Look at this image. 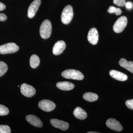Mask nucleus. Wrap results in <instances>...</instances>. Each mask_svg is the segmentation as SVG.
Here are the masks:
<instances>
[{
    "label": "nucleus",
    "mask_w": 133,
    "mask_h": 133,
    "mask_svg": "<svg viewBox=\"0 0 133 133\" xmlns=\"http://www.w3.org/2000/svg\"><path fill=\"white\" fill-rule=\"evenodd\" d=\"M52 31V26L49 20L46 19L43 22L40 28V34L43 39L49 38Z\"/></svg>",
    "instance_id": "nucleus-1"
},
{
    "label": "nucleus",
    "mask_w": 133,
    "mask_h": 133,
    "mask_svg": "<svg viewBox=\"0 0 133 133\" xmlns=\"http://www.w3.org/2000/svg\"><path fill=\"white\" fill-rule=\"evenodd\" d=\"M62 76L64 78L75 80H81L84 78V75L79 71L74 69H68L62 73Z\"/></svg>",
    "instance_id": "nucleus-2"
},
{
    "label": "nucleus",
    "mask_w": 133,
    "mask_h": 133,
    "mask_svg": "<svg viewBox=\"0 0 133 133\" xmlns=\"http://www.w3.org/2000/svg\"><path fill=\"white\" fill-rule=\"evenodd\" d=\"M74 13L73 9L71 5H69L65 7L62 12L61 21L63 24H69L73 18Z\"/></svg>",
    "instance_id": "nucleus-3"
},
{
    "label": "nucleus",
    "mask_w": 133,
    "mask_h": 133,
    "mask_svg": "<svg viewBox=\"0 0 133 133\" xmlns=\"http://www.w3.org/2000/svg\"><path fill=\"white\" fill-rule=\"evenodd\" d=\"M19 47L15 43H9L0 46V54L2 55L11 54L18 51Z\"/></svg>",
    "instance_id": "nucleus-4"
},
{
    "label": "nucleus",
    "mask_w": 133,
    "mask_h": 133,
    "mask_svg": "<svg viewBox=\"0 0 133 133\" xmlns=\"http://www.w3.org/2000/svg\"><path fill=\"white\" fill-rule=\"evenodd\" d=\"M128 20L125 16H122L118 19L113 26V30L116 33H121L126 28Z\"/></svg>",
    "instance_id": "nucleus-5"
},
{
    "label": "nucleus",
    "mask_w": 133,
    "mask_h": 133,
    "mask_svg": "<svg viewBox=\"0 0 133 133\" xmlns=\"http://www.w3.org/2000/svg\"><path fill=\"white\" fill-rule=\"evenodd\" d=\"M40 109L44 111L49 112L54 110L56 108L55 103L48 99H43L39 102L38 105Z\"/></svg>",
    "instance_id": "nucleus-6"
},
{
    "label": "nucleus",
    "mask_w": 133,
    "mask_h": 133,
    "mask_svg": "<svg viewBox=\"0 0 133 133\" xmlns=\"http://www.w3.org/2000/svg\"><path fill=\"white\" fill-rule=\"evenodd\" d=\"M21 92L27 97H31L35 94V89L32 86L24 83L21 85Z\"/></svg>",
    "instance_id": "nucleus-7"
},
{
    "label": "nucleus",
    "mask_w": 133,
    "mask_h": 133,
    "mask_svg": "<svg viewBox=\"0 0 133 133\" xmlns=\"http://www.w3.org/2000/svg\"><path fill=\"white\" fill-rule=\"evenodd\" d=\"M108 127L114 131L120 132L123 129V127L120 123L115 119H108L106 123Z\"/></svg>",
    "instance_id": "nucleus-8"
},
{
    "label": "nucleus",
    "mask_w": 133,
    "mask_h": 133,
    "mask_svg": "<svg viewBox=\"0 0 133 133\" xmlns=\"http://www.w3.org/2000/svg\"><path fill=\"white\" fill-rule=\"evenodd\" d=\"M41 4V0H35L29 7L28 12V17L29 18L34 17Z\"/></svg>",
    "instance_id": "nucleus-9"
},
{
    "label": "nucleus",
    "mask_w": 133,
    "mask_h": 133,
    "mask_svg": "<svg viewBox=\"0 0 133 133\" xmlns=\"http://www.w3.org/2000/svg\"><path fill=\"white\" fill-rule=\"evenodd\" d=\"M51 124L56 128L59 129L63 131H66L69 128L67 122L56 119H52L50 121Z\"/></svg>",
    "instance_id": "nucleus-10"
},
{
    "label": "nucleus",
    "mask_w": 133,
    "mask_h": 133,
    "mask_svg": "<svg viewBox=\"0 0 133 133\" xmlns=\"http://www.w3.org/2000/svg\"><path fill=\"white\" fill-rule=\"evenodd\" d=\"M88 41L91 44L95 45L98 41V34L97 29L95 28L91 29L88 33Z\"/></svg>",
    "instance_id": "nucleus-11"
},
{
    "label": "nucleus",
    "mask_w": 133,
    "mask_h": 133,
    "mask_svg": "<svg viewBox=\"0 0 133 133\" xmlns=\"http://www.w3.org/2000/svg\"><path fill=\"white\" fill-rule=\"evenodd\" d=\"M66 44L63 41L57 42L52 49V53L55 55H59L62 54L65 49Z\"/></svg>",
    "instance_id": "nucleus-12"
},
{
    "label": "nucleus",
    "mask_w": 133,
    "mask_h": 133,
    "mask_svg": "<svg viewBox=\"0 0 133 133\" xmlns=\"http://www.w3.org/2000/svg\"><path fill=\"white\" fill-rule=\"evenodd\" d=\"M26 120L29 124L37 128L42 127L43 124L41 119L35 115H29L26 116Z\"/></svg>",
    "instance_id": "nucleus-13"
},
{
    "label": "nucleus",
    "mask_w": 133,
    "mask_h": 133,
    "mask_svg": "<svg viewBox=\"0 0 133 133\" xmlns=\"http://www.w3.org/2000/svg\"><path fill=\"white\" fill-rule=\"evenodd\" d=\"M109 74L113 78L119 81H126L128 79V76L126 74L115 70L110 71Z\"/></svg>",
    "instance_id": "nucleus-14"
},
{
    "label": "nucleus",
    "mask_w": 133,
    "mask_h": 133,
    "mask_svg": "<svg viewBox=\"0 0 133 133\" xmlns=\"http://www.w3.org/2000/svg\"><path fill=\"white\" fill-rule=\"evenodd\" d=\"M56 86L58 88L63 91L71 90L74 88L73 83L68 81H63L57 83Z\"/></svg>",
    "instance_id": "nucleus-15"
},
{
    "label": "nucleus",
    "mask_w": 133,
    "mask_h": 133,
    "mask_svg": "<svg viewBox=\"0 0 133 133\" xmlns=\"http://www.w3.org/2000/svg\"><path fill=\"white\" fill-rule=\"evenodd\" d=\"M74 116L77 118L84 120L86 118L87 115L84 110L80 107H76L73 112Z\"/></svg>",
    "instance_id": "nucleus-16"
},
{
    "label": "nucleus",
    "mask_w": 133,
    "mask_h": 133,
    "mask_svg": "<svg viewBox=\"0 0 133 133\" xmlns=\"http://www.w3.org/2000/svg\"><path fill=\"white\" fill-rule=\"evenodd\" d=\"M120 65L133 73V62L127 61L125 58H121L119 62Z\"/></svg>",
    "instance_id": "nucleus-17"
},
{
    "label": "nucleus",
    "mask_w": 133,
    "mask_h": 133,
    "mask_svg": "<svg viewBox=\"0 0 133 133\" xmlns=\"http://www.w3.org/2000/svg\"><path fill=\"white\" fill-rule=\"evenodd\" d=\"M83 97L85 100L91 102L96 101L98 98L97 94L92 92L85 93L83 95Z\"/></svg>",
    "instance_id": "nucleus-18"
},
{
    "label": "nucleus",
    "mask_w": 133,
    "mask_h": 133,
    "mask_svg": "<svg viewBox=\"0 0 133 133\" xmlns=\"http://www.w3.org/2000/svg\"><path fill=\"white\" fill-rule=\"evenodd\" d=\"M40 60L38 56L33 55L31 56L30 59V64L31 68L35 69L40 64Z\"/></svg>",
    "instance_id": "nucleus-19"
},
{
    "label": "nucleus",
    "mask_w": 133,
    "mask_h": 133,
    "mask_svg": "<svg viewBox=\"0 0 133 133\" xmlns=\"http://www.w3.org/2000/svg\"><path fill=\"white\" fill-rule=\"evenodd\" d=\"M7 65L5 62L0 61V77L3 76L7 71Z\"/></svg>",
    "instance_id": "nucleus-20"
},
{
    "label": "nucleus",
    "mask_w": 133,
    "mask_h": 133,
    "mask_svg": "<svg viewBox=\"0 0 133 133\" xmlns=\"http://www.w3.org/2000/svg\"><path fill=\"white\" fill-rule=\"evenodd\" d=\"M107 11L110 14H115L117 16L119 15L122 13V11L121 9L116 8L113 6L109 7Z\"/></svg>",
    "instance_id": "nucleus-21"
},
{
    "label": "nucleus",
    "mask_w": 133,
    "mask_h": 133,
    "mask_svg": "<svg viewBox=\"0 0 133 133\" xmlns=\"http://www.w3.org/2000/svg\"><path fill=\"white\" fill-rule=\"evenodd\" d=\"M9 113V109L2 105H0V116H5Z\"/></svg>",
    "instance_id": "nucleus-22"
},
{
    "label": "nucleus",
    "mask_w": 133,
    "mask_h": 133,
    "mask_svg": "<svg viewBox=\"0 0 133 133\" xmlns=\"http://www.w3.org/2000/svg\"><path fill=\"white\" fill-rule=\"evenodd\" d=\"M11 130L8 126L6 125H0V133H10Z\"/></svg>",
    "instance_id": "nucleus-23"
},
{
    "label": "nucleus",
    "mask_w": 133,
    "mask_h": 133,
    "mask_svg": "<svg viewBox=\"0 0 133 133\" xmlns=\"http://www.w3.org/2000/svg\"><path fill=\"white\" fill-rule=\"evenodd\" d=\"M113 3L117 6L122 7L125 6L126 2L125 0H113Z\"/></svg>",
    "instance_id": "nucleus-24"
},
{
    "label": "nucleus",
    "mask_w": 133,
    "mask_h": 133,
    "mask_svg": "<svg viewBox=\"0 0 133 133\" xmlns=\"http://www.w3.org/2000/svg\"><path fill=\"white\" fill-rule=\"evenodd\" d=\"M125 104L128 108L133 110V99L127 101L125 102Z\"/></svg>",
    "instance_id": "nucleus-25"
},
{
    "label": "nucleus",
    "mask_w": 133,
    "mask_h": 133,
    "mask_svg": "<svg viewBox=\"0 0 133 133\" xmlns=\"http://www.w3.org/2000/svg\"><path fill=\"white\" fill-rule=\"evenodd\" d=\"M7 19L6 16L4 14H0V21H5Z\"/></svg>",
    "instance_id": "nucleus-26"
},
{
    "label": "nucleus",
    "mask_w": 133,
    "mask_h": 133,
    "mask_svg": "<svg viewBox=\"0 0 133 133\" xmlns=\"http://www.w3.org/2000/svg\"><path fill=\"white\" fill-rule=\"evenodd\" d=\"M126 8L128 9H131L133 7V4L132 3L130 2H126L125 5Z\"/></svg>",
    "instance_id": "nucleus-27"
},
{
    "label": "nucleus",
    "mask_w": 133,
    "mask_h": 133,
    "mask_svg": "<svg viewBox=\"0 0 133 133\" xmlns=\"http://www.w3.org/2000/svg\"><path fill=\"white\" fill-rule=\"evenodd\" d=\"M6 8V6L4 3L0 2V11L4 10Z\"/></svg>",
    "instance_id": "nucleus-28"
},
{
    "label": "nucleus",
    "mask_w": 133,
    "mask_h": 133,
    "mask_svg": "<svg viewBox=\"0 0 133 133\" xmlns=\"http://www.w3.org/2000/svg\"><path fill=\"white\" fill-rule=\"evenodd\" d=\"M99 132H88L87 133H98Z\"/></svg>",
    "instance_id": "nucleus-29"
}]
</instances>
